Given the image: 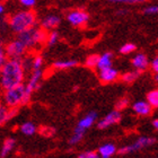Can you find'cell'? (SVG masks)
Returning <instances> with one entry per match:
<instances>
[{
  "label": "cell",
  "instance_id": "1",
  "mask_svg": "<svg viewBox=\"0 0 158 158\" xmlns=\"http://www.w3.org/2000/svg\"><path fill=\"white\" fill-rule=\"evenodd\" d=\"M25 76L26 71L24 69L22 60L7 59L0 68V88L3 90L24 84Z\"/></svg>",
  "mask_w": 158,
  "mask_h": 158
},
{
  "label": "cell",
  "instance_id": "2",
  "mask_svg": "<svg viewBox=\"0 0 158 158\" xmlns=\"http://www.w3.org/2000/svg\"><path fill=\"white\" fill-rule=\"evenodd\" d=\"M33 93L26 88L25 84L14 86L11 88L3 89L0 94V101L8 109H18L20 106L28 104Z\"/></svg>",
  "mask_w": 158,
  "mask_h": 158
},
{
  "label": "cell",
  "instance_id": "3",
  "mask_svg": "<svg viewBox=\"0 0 158 158\" xmlns=\"http://www.w3.org/2000/svg\"><path fill=\"white\" fill-rule=\"evenodd\" d=\"M7 24L14 33H20L25 30L37 25V16L32 9L17 10L8 16Z\"/></svg>",
  "mask_w": 158,
  "mask_h": 158
},
{
  "label": "cell",
  "instance_id": "4",
  "mask_svg": "<svg viewBox=\"0 0 158 158\" xmlns=\"http://www.w3.org/2000/svg\"><path fill=\"white\" fill-rule=\"evenodd\" d=\"M46 35H48V32L45 30L35 25L28 30H25L18 33L17 39L26 46V49L28 51H31V50L36 49L42 44H44L46 41Z\"/></svg>",
  "mask_w": 158,
  "mask_h": 158
},
{
  "label": "cell",
  "instance_id": "5",
  "mask_svg": "<svg viewBox=\"0 0 158 158\" xmlns=\"http://www.w3.org/2000/svg\"><path fill=\"white\" fill-rule=\"evenodd\" d=\"M156 143V139L155 138H150V137H139L137 140H135L133 143L128 146H124V147H121L120 149H118L116 154L121 156L128 155V154H131V152H139L141 149L146 148V147H149V146Z\"/></svg>",
  "mask_w": 158,
  "mask_h": 158
},
{
  "label": "cell",
  "instance_id": "6",
  "mask_svg": "<svg viewBox=\"0 0 158 158\" xmlns=\"http://www.w3.org/2000/svg\"><path fill=\"white\" fill-rule=\"evenodd\" d=\"M5 51H6V56L8 59L18 60L24 58L28 52L26 46L24 45L18 39H15L13 41H10V42H8L7 44H5Z\"/></svg>",
  "mask_w": 158,
  "mask_h": 158
},
{
  "label": "cell",
  "instance_id": "7",
  "mask_svg": "<svg viewBox=\"0 0 158 158\" xmlns=\"http://www.w3.org/2000/svg\"><path fill=\"white\" fill-rule=\"evenodd\" d=\"M67 22L73 27H82L88 23L89 14L84 9H73L67 14Z\"/></svg>",
  "mask_w": 158,
  "mask_h": 158
},
{
  "label": "cell",
  "instance_id": "8",
  "mask_svg": "<svg viewBox=\"0 0 158 158\" xmlns=\"http://www.w3.org/2000/svg\"><path fill=\"white\" fill-rule=\"evenodd\" d=\"M121 120H122L121 111L114 110V111H111L110 113H107L102 120H99V121L97 122V128H98L99 130H105V129L118 123Z\"/></svg>",
  "mask_w": 158,
  "mask_h": 158
},
{
  "label": "cell",
  "instance_id": "9",
  "mask_svg": "<svg viewBox=\"0 0 158 158\" xmlns=\"http://www.w3.org/2000/svg\"><path fill=\"white\" fill-rule=\"evenodd\" d=\"M43 75H44V71L42 69H32L30 71V77H28V80L25 84L26 85V88L30 90V92L34 93L35 90H37L41 85V81H42Z\"/></svg>",
  "mask_w": 158,
  "mask_h": 158
},
{
  "label": "cell",
  "instance_id": "10",
  "mask_svg": "<svg viewBox=\"0 0 158 158\" xmlns=\"http://www.w3.org/2000/svg\"><path fill=\"white\" fill-rule=\"evenodd\" d=\"M60 24H61V17L59 15H56V14L45 15L40 20V27H42L43 30H45L46 32L58 28Z\"/></svg>",
  "mask_w": 158,
  "mask_h": 158
},
{
  "label": "cell",
  "instance_id": "11",
  "mask_svg": "<svg viewBox=\"0 0 158 158\" xmlns=\"http://www.w3.org/2000/svg\"><path fill=\"white\" fill-rule=\"evenodd\" d=\"M118 76H120L118 71L113 67H109V68H105V69L98 70V78L103 84L114 82L118 78Z\"/></svg>",
  "mask_w": 158,
  "mask_h": 158
},
{
  "label": "cell",
  "instance_id": "12",
  "mask_svg": "<svg viewBox=\"0 0 158 158\" xmlns=\"http://www.w3.org/2000/svg\"><path fill=\"white\" fill-rule=\"evenodd\" d=\"M149 63L150 62H149V60H148V56L142 52L135 54L133 58L131 59L132 67L137 70H140V71H145L146 69H148Z\"/></svg>",
  "mask_w": 158,
  "mask_h": 158
},
{
  "label": "cell",
  "instance_id": "13",
  "mask_svg": "<svg viewBox=\"0 0 158 158\" xmlns=\"http://www.w3.org/2000/svg\"><path fill=\"white\" fill-rule=\"evenodd\" d=\"M132 111L140 116H148L152 114V107L147 101H137L132 104Z\"/></svg>",
  "mask_w": 158,
  "mask_h": 158
},
{
  "label": "cell",
  "instance_id": "14",
  "mask_svg": "<svg viewBox=\"0 0 158 158\" xmlns=\"http://www.w3.org/2000/svg\"><path fill=\"white\" fill-rule=\"evenodd\" d=\"M97 118H98L97 112H95V111H90V112H88L85 116H82V118L79 120V122L77 123V127H79V128H81L87 131L88 129H90L93 125L95 124Z\"/></svg>",
  "mask_w": 158,
  "mask_h": 158
},
{
  "label": "cell",
  "instance_id": "15",
  "mask_svg": "<svg viewBox=\"0 0 158 158\" xmlns=\"http://www.w3.org/2000/svg\"><path fill=\"white\" fill-rule=\"evenodd\" d=\"M18 109H8L1 101H0V127H2L6 122L14 118L17 114Z\"/></svg>",
  "mask_w": 158,
  "mask_h": 158
},
{
  "label": "cell",
  "instance_id": "16",
  "mask_svg": "<svg viewBox=\"0 0 158 158\" xmlns=\"http://www.w3.org/2000/svg\"><path fill=\"white\" fill-rule=\"evenodd\" d=\"M116 152H118V148L112 142H106V143H103L98 147V150H97V154H98L99 157L102 158H111L115 155Z\"/></svg>",
  "mask_w": 158,
  "mask_h": 158
},
{
  "label": "cell",
  "instance_id": "17",
  "mask_svg": "<svg viewBox=\"0 0 158 158\" xmlns=\"http://www.w3.org/2000/svg\"><path fill=\"white\" fill-rule=\"evenodd\" d=\"M113 59H114V54L113 52H104L103 54L98 56V61H97V66L96 68L98 70L105 69V68H109V67L113 66Z\"/></svg>",
  "mask_w": 158,
  "mask_h": 158
},
{
  "label": "cell",
  "instance_id": "18",
  "mask_svg": "<svg viewBox=\"0 0 158 158\" xmlns=\"http://www.w3.org/2000/svg\"><path fill=\"white\" fill-rule=\"evenodd\" d=\"M16 147V140L14 138H7L2 142L1 149H0V158H6L13 152Z\"/></svg>",
  "mask_w": 158,
  "mask_h": 158
},
{
  "label": "cell",
  "instance_id": "19",
  "mask_svg": "<svg viewBox=\"0 0 158 158\" xmlns=\"http://www.w3.org/2000/svg\"><path fill=\"white\" fill-rule=\"evenodd\" d=\"M78 61L77 60H58L56 62H53L52 67L56 70H67V69H71V68H75V67L78 66Z\"/></svg>",
  "mask_w": 158,
  "mask_h": 158
},
{
  "label": "cell",
  "instance_id": "20",
  "mask_svg": "<svg viewBox=\"0 0 158 158\" xmlns=\"http://www.w3.org/2000/svg\"><path fill=\"white\" fill-rule=\"evenodd\" d=\"M85 133H86V130H84V129H81V128H79V127H76V128H75V130H73V135H71V137H70V139H69V145L70 146L78 145L79 142L84 139V137H85Z\"/></svg>",
  "mask_w": 158,
  "mask_h": 158
},
{
  "label": "cell",
  "instance_id": "21",
  "mask_svg": "<svg viewBox=\"0 0 158 158\" xmlns=\"http://www.w3.org/2000/svg\"><path fill=\"white\" fill-rule=\"evenodd\" d=\"M19 131H20V133H23L24 135L31 137V135H35L37 132V127L31 121L24 122L23 124L19 127Z\"/></svg>",
  "mask_w": 158,
  "mask_h": 158
},
{
  "label": "cell",
  "instance_id": "22",
  "mask_svg": "<svg viewBox=\"0 0 158 158\" xmlns=\"http://www.w3.org/2000/svg\"><path fill=\"white\" fill-rule=\"evenodd\" d=\"M141 73H142V71L137 70V69L132 70V71H128V73L121 75V80L122 81H124L125 84H131V82L135 81Z\"/></svg>",
  "mask_w": 158,
  "mask_h": 158
},
{
  "label": "cell",
  "instance_id": "23",
  "mask_svg": "<svg viewBox=\"0 0 158 158\" xmlns=\"http://www.w3.org/2000/svg\"><path fill=\"white\" fill-rule=\"evenodd\" d=\"M146 101L152 105V109H157L158 107V88L152 89L147 94L146 96Z\"/></svg>",
  "mask_w": 158,
  "mask_h": 158
},
{
  "label": "cell",
  "instance_id": "24",
  "mask_svg": "<svg viewBox=\"0 0 158 158\" xmlns=\"http://www.w3.org/2000/svg\"><path fill=\"white\" fill-rule=\"evenodd\" d=\"M59 40H60V34L58 33L56 30L49 31V33H48V35H46L45 44L49 46H53L59 42Z\"/></svg>",
  "mask_w": 158,
  "mask_h": 158
},
{
  "label": "cell",
  "instance_id": "25",
  "mask_svg": "<svg viewBox=\"0 0 158 158\" xmlns=\"http://www.w3.org/2000/svg\"><path fill=\"white\" fill-rule=\"evenodd\" d=\"M135 50H137V45L135 44H133V43H125V44H123L120 48L118 52L123 54V56H128V54H131V53L135 52Z\"/></svg>",
  "mask_w": 158,
  "mask_h": 158
},
{
  "label": "cell",
  "instance_id": "26",
  "mask_svg": "<svg viewBox=\"0 0 158 158\" xmlns=\"http://www.w3.org/2000/svg\"><path fill=\"white\" fill-rule=\"evenodd\" d=\"M98 54H90L85 59V66L87 68L94 69L97 66V61H98Z\"/></svg>",
  "mask_w": 158,
  "mask_h": 158
},
{
  "label": "cell",
  "instance_id": "27",
  "mask_svg": "<svg viewBox=\"0 0 158 158\" xmlns=\"http://www.w3.org/2000/svg\"><path fill=\"white\" fill-rule=\"evenodd\" d=\"M129 104H130V99H129V97L123 96V97H121V98H118V102L115 103V110H118V111H123L124 109L128 107Z\"/></svg>",
  "mask_w": 158,
  "mask_h": 158
},
{
  "label": "cell",
  "instance_id": "28",
  "mask_svg": "<svg viewBox=\"0 0 158 158\" xmlns=\"http://www.w3.org/2000/svg\"><path fill=\"white\" fill-rule=\"evenodd\" d=\"M111 3H124V5H138L147 2V0H107Z\"/></svg>",
  "mask_w": 158,
  "mask_h": 158
},
{
  "label": "cell",
  "instance_id": "29",
  "mask_svg": "<svg viewBox=\"0 0 158 158\" xmlns=\"http://www.w3.org/2000/svg\"><path fill=\"white\" fill-rule=\"evenodd\" d=\"M145 15H158V5H150L142 10Z\"/></svg>",
  "mask_w": 158,
  "mask_h": 158
},
{
  "label": "cell",
  "instance_id": "30",
  "mask_svg": "<svg viewBox=\"0 0 158 158\" xmlns=\"http://www.w3.org/2000/svg\"><path fill=\"white\" fill-rule=\"evenodd\" d=\"M40 132L44 137H52L56 133V129L52 128V127H43V128H41Z\"/></svg>",
  "mask_w": 158,
  "mask_h": 158
},
{
  "label": "cell",
  "instance_id": "31",
  "mask_svg": "<svg viewBox=\"0 0 158 158\" xmlns=\"http://www.w3.org/2000/svg\"><path fill=\"white\" fill-rule=\"evenodd\" d=\"M8 59L6 56V51H5V43L0 40V68L2 67V64L6 62V60Z\"/></svg>",
  "mask_w": 158,
  "mask_h": 158
},
{
  "label": "cell",
  "instance_id": "32",
  "mask_svg": "<svg viewBox=\"0 0 158 158\" xmlns=\"http://www.w3.org/2000/svg\"><path fill=\"white\" fill-rule=\"evenodd\" d=\"M78 158H98V154L97 152H93V150H87V152H80L78 156Z\"/></svg>",
  "mask_w": 158,
  "mask_h": 158
},
{
  "label": "cell",
  "instance_id": "33",
  "mask_svg": "<svg viewBox=\"0 0 158 158\" xmlns=\"http://www.w3.org/2000/svg\"><path fill=\"white\" fill-rule=\"evenodd\" d=\"M20 6H23L26 9H32L35 5H36L37 0H18Z\"/></svg>",
  "mask_w": 158,
  "mask_h": 158
},
{
  "label": "cell",
  "instance_id": "34",
  "mask_svg": "<svg viewBox=\"0 0 158 158\" xmlns=\"http://www.w3.org/2000/svg\"><path fill=\"white\" fill-rule=\"evenodd\" d=\"M149 67L154 73H158V54L152 60V63H149Z\"/></svg>",
  "mask_w": 158,
  "mask_h": 158
},
{
  "label": "cell",
  "instance_id": "35",
  "mask_svg": "<svg viewBox=\"0 0 158 158\" xmlns=\"http://www.w3.org/2000/svg\"><path fill=\"white\" fill-rule=\"evenodd\" d=\"M127 14H128V10L127 9H120L118 13H116V15H118V16H123V15H127Z\"/></svg>",
  "mask_w": 158,
  "mask_h": 158
},
{
  "label": "cell",
  "instance_id": "36",
  "mask_svg": "<svg viewBox=\"0 0 158 158\" xmlns=\"http://www.w3.org/2000/svg\"><path fill=\"white\" fill-rule=\"evenodd\" d=\"M5 10H6V8H5V5H3L2 1H0V16L5 14Z\"/></svg>",
  "mask_w": 158,
  "mask_h": 158
},
{
  "label": "cell",
  "instance_id": "37",
  "mask_svg": "<svg viewBox=\"0 0 158 158\" xmlns=\"http://www.w3.org/2000/svg\"><path fill=\"white\" fill-rule=\"evenodd\" d=\"M152 125L158 131V118H154L152 121Z\"/></svg>",
  "mask_w": 158,
  "mask_h": 158
},
{
  "label": "cell",
  "instance_id": "38",
  "mask_svg": "<svg viewBox=\"0 0 158 158\" xmlns=\"http://www.w3.org/2000/svg\"><path fill=\"white\" fill-rule=\"evenodd\" d=\"M154 80L156 82H158V73H155V75H154Z\"/></svg>",
  "mask_w": 158,
  "mask_h": 158
},
{
  "label": "cell",
  "instance_id": "39",
  "mask_svg": "<svg viewBox=\"0 0 158 158\" xmlns=\"http://www.w3.org/2000/svg\"><path fill=\"white\" fill-rule=\"evenodd\" d=\"M0 1H2V2H6V1H9V0H0Z\"/></svg>",
  "mask_w": 158,
  "mask_h": 158
},
{
  "label": "cell",
  "instance_id": "40",
  "mask_svg": "<svg viewBox=\"0 0 158 158\" xmlns=\"http://www.w3.org/2000/svg\"><path fill=\"white\" fill-rule=\"evenodd\" d=\"M1 90H2V89H1V88H0V94H1Z\"/></svg>",
  "mask_w": 158,
  "mask_h": 158
}]
</instances>
